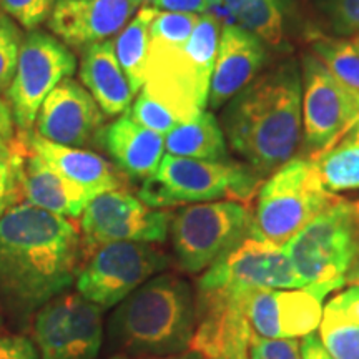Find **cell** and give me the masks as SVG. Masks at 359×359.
Returning a JSON list of instances; mask_svg holds the SVG:
<instances>
[{
  "label": "cell",
  "instance_id": "74e56055",
  "mask_svg": "<svg viewBox=\"0 0 359 359\" xmlns=\"http://www.w3.org/2000/svg\"><path fill=\"white\" fill-rule=\"evenodd\" d=\"M109 359H206L203 354H200L195 349H187V351L178 353V354H170V356H143V358H132L125 356V354H116Z\"/></svg>",
  "mask_w": 359,
  "mask_h": 359
},
{
  "label": "cell",
  "instance_id": "4dcf8cb0",
  "mask_svg": "<svg viewBox=\"0 0 359 359\" xmlns=\"http://www.w3.org/2000/svg\"><path fill=\"white\" fill-rule=\"evenodd\" d=\"M24 34L20 25L0 11V95L8 92L17 69Z\"/></svg>",
  "mask_w": 359,
  "mask_h": 359
},
{
  "label": "cell",
  "instance_id": "e0dca14e",
  "mask_svg": "<svg viewBox=\"0 0 359 359\" xmlns=\"http://www.w3.org/2000/svg\"><path fill=\"white\" fill-rule=\"evenodd\" d=\"M323 299L308 286L257 290L248 304L251 330L269 339L303 338L320 327Z\"/></svg>",
  "mask_w": 359,
  "mask_h": 359
},
{
  "label": "cell",
  "instance_id": "8fae6325",
  "mask_svg": "<svg viewBox=\"0 0 359 359\" xmlns=\"http://www.w3.org/2000/svg\"><path fill=\"white\" fill-rule=\"evenodd\" d=\"M75 70L77 58L55 35L39 29L24 35L15 74L7 92L13 123L22 133L32 132L45 98Z\"/></svg>",
  "mask_w": 359,
  "mask_h": 359
},
{
  "label": "cell",
  "instance_id": "603a6c76",
  "mask_svg": "<svg viewBox=\"0 0 359 359\" xmlns=\"http://www.w3.org/2000/svg\"><path fill=\"white\" fill-rule=\"evenodd\" d=\"M320 338L334 359H359V286L339 291L323 308Z\"/></svg>",
  "mask_w": 359,
  "mask_h": 359
},
{
  "label": "cell",
  "instance_id": "f1b7e54d",
  "mask_svg": "<svg viewBox=\"0 0 359 359\" xmlns=\"http://www.w3.org/2000/svg\"><path fill=\"white\" fill-rule=\"evenodd\" d=\"M24 160L25 155L19 150V147L8 143L0 148V218L19 203Z\"/></svg>",
  "mask_w": 359,
  "mask_h": 359
},
{
  "label": "cell",
  "instance_id": "f546056e",
  "mask_svg": "<svg viewBox=\"0 0 359 359\" xmlns=\"http://www.w3.org/2000/svg\"><path fill=\"white\" fill-rule=\"evenodd\" d=\"M127 114L133 122H137L142 127H145L151 132H156L160 135H167L168 132L180 125V118L173 114L168 107L156 100L147 92V90H140L138 92L137 100L132 103V107L127 110Z\"/></svg>",
  "mask_w": 359,
  "mask_h": 359
},
{
  "label": "cell",
  "instance_id": "9a60e30c",
  "mask_svg": "<svg viewBox=\"0 0 359 359\" xmlns=\"http://www.w3.org/2000/svg\"><path fill=\"white\" fill-rule=\"evenodd\" d=\"M105 116L88 90L69 77L45 98L35 133L58 145L85 148L90 143H100Z\"/></svg>",
  "mask_w": 359,
  "mask_h": 359
},
{
  "label": "cell",
  "instance_id": "7bdbcfd3",
  "mask_svg": "<svg viewBox=\"0 0 359 359\" xmlns=\"http://www.w3.org/2000/svg\"><path fill=\"white\" fill-rule=\"evenodd\" d=\"M354 206H356V219H358V226H359V201H354Z\"/></svg>",
  "mask_w": 359,
  "mask_h": 359
},
{
  "label": "cell",
  "instance_id": "7c38bea8",
  "mask_svg": "<svg viewBox=\"0 0 359 359\" xmlns=\"http://www.w3.org/2000/svg\"><path fill=\"white\" fill-rule=\"evenodd\" d=\"M40 359H97L103 343V309L79 293H62L35 313Z\"/></svg>",
  "mask_w": 359,
  "mask_h": 359
},
{
  "label": "cell",
  "instance_id": "ba28073f",
  "mask_svg": "<svg viewBox=\"0 0 359 359\" xmlns=\"http://www.w3.org/2000/svg\"><path fill=\"white\" fill-rule=\"evenodd\" d=\"M168 233L180 269L198 275L253 238V210L230 200L188 205L173 215Z\"/></svg>",
  "mask_w": 359,
  "mask_h": 359
},
{
  "label": "cell",
  "instance_id": "ffe728a7",
  "mask_svg": "<svg viewBox=\"0 0 359 359\" xmlns=\"http://www.w3.org/2000/svg\"><path fill=\"white\" fill-rule=\"evenodd\" d=\"M25 145L55 168L62 177L87 190L93 198L102 193L122 188V180L116 175V170L95 151L58 145L45 140L37 133L30 135Z\"/></svg>",
  "mask_w": 359,
  "mask_h": 359
},
{
  "label": "cell",
  "instance_id": "1f68e13d",
  "mask_svg": "<svg viewBox=\"0 0 359 359\" xmlns=\"http://www.w3.org/2000/svg\"><path fill=\"white\" fill-rule=\"evenodd\" d=\"M57 0H0V11L25 30H35L48 20Z\"/></svg>",
  "mask_w": 359,
  "mask_h": 359
},
{
  "label": "cell",
  "instance_id": "7a4b0ae2",
  "mask_svg": "<svg viewBox=\"0 0 359 359\" xmlns=\"http://www.w3.org/2000/svg\"><path fill=\"white\" fill-rule=\"evenodd\" d=\"M302 98L299 65L285 60L251 80L223 111L230 147L263 177L293 158L302 143Z\"/></svg>",
  "mask_w": 359,
  "mask_h": 359
},
{
  "label": "cell",
  "instance_id": "8d00e7d4",
  "mask_svg": "<svg viewBox=\"0 0 359 359\" xmlns=\"http://www.w3.org/2000/svg\"><path fill=\"white\" fill-rule=\"evenodd\" d=\"M299 349H302V359H334L325 348L316 331L303 336L299 341Z\"/></svg>",
  "mask_w": 359,
  "mask_h": 359
},
{
  "label": "cell",
  "instance_id": "5bb4252c",
  "mask_svg": "<svg viewBox=\"0 0 359 359\" xmlns=\"http://www.w3.org/2000/svg\"><path fill=\"white\" fill-rule=\"evenodd\" d=\"M304 283L283 246L248 238L205 269L196 288H303Z\"/></svg>",
  "mask_w": 359,
  "mask_h": 359
},
{
  "label": "cell",
  "instance_id": "d590c367",
  "mask_svg": "<svg viewBox=\"0 0 359 359\" xmlns=\"http://www.w3.org/2000/svg\"><path fill=\"white\" fill-rule=\"evenodd\" d=\"M0 359H40V354L25 336H0Z\"/></svg>",
  "mask_w": 359,
  "mask_h": 359
},
{
  "label": "cell",
  "instance_id": "4fadbf2b",
  "mask_svg": "<svg viewBox=\"0 0 359 359\" xmlns=\"http://www.w3.org/2000/svg\"><path fill=\"white\" fill-rule=\"evenodd\" d=\"M173 215L150 208L138 196L123 190L102 193L90 201L80 217V228L90 248L111 241L163 243Z\"/></svg>",
  "mask_w": 359,
  "mask_h": 359
},
{
  "label": "cell",
  "instance_id": "5b68a950",
  "mask_svg": "<svg viewBox=\"0 0 359 359\" xmlns=\"http://www.w3.org/2000/svg\"><path fill=\"white\" fill-rule=\"evenodd\" d=\"M283 248L304 286L321 298L344 286H359V226L354 201L341 198Z\"/></svg>",
  "mask_w": 359,
  "mask_h": 359
},
{
  "label": "cell",
  "instance_id": "60d3db41",
  "mask_svg": "<svg viewBox=\"0 0 359 359\" xmlns=\"http://www.w3.org/2000/svg\"><path fill=\"white\" fill-rule=\"evenodd\" d=\"M0 115L7 116V118H12V114H11V109H8V103L4 100V98H0ZM13 120V118H12Z\"/></svg>",
  "mask_w": 359,
  "mask_h": 359
},
{
  "label": "cell",
  "instance_id": "277c9868",
  "mask_svg": "<svg viewBox=\"0 0 359 359\" xmlns=\"http://www.w3.org/2000/svg\"><path fill=\"white\" fill-rule=\"evenodd\" d=\"M195 327L191 286L173 273H158L118 304L109 333L125 356H170L190 349Z\"/></svg>",
  "mask_w": 359,
  "mask_h": 359
},
{
  "label": "cell",
  "instance_id": "ee69618b",
  "mask_svg": "<svg viewBox=\"0 0 359 359\" xmlns=\"http://www.w3.org/2000/svg\"><path fill=\"white\" fill-rule=\"evenodd\" d=\"M218 359H233V358H218Z\"/></svg>",
  "mask_w": 359,
  "mask_h": 359
},
{
  "label": "cell",
  "instance_id": "44dd1931",
  "mask_svg": "<svg viewBox=\"0 0 359 359\" xmlns=\"http://www.w3.org/2000/svg\"><path fill=\"white\" fill-rule=\"evenodd\" d=\"M79 75L80 82L107 116H120L132 107L135 93L116 60L111 39L82 50Z\"/></svg>",
  "mask_w": 359,
  "mask_h": 359
},
{
  "label": "cell",
  "instance_id": "484cf974",
  "mask_svg": "<svg viewBox=\"0 0 359 359\" xmlns=\"http://www.w3.org/2000/svg\"><path fill=\"white\" fill-rule=\"evenodd\" d=\"M158 8L154 6H143L138 8L133 19L125 25V29L116 35L115 55L127 75L130 87L137 95L145 83V69L148 48H150V27L155 17L158 15Z\"/></svg>",
  "mask_w": 359,
  "mask_h": 359
},
{
  "label": "cell",
  "instance_id": "d6a6232c",
  "mask_svg": "<svg viewBox=\"0 0 359 359\" xmlns=\"http://www.w3.org/2000/svg\"><path fill=\"white\" fill-rule=\"evenodd\" d=\"M323 11L334 34L341 37L359 34V0H325Z\"/></svg>",
  "mask_w": 359,
  "mask_h": 359
},
{
  "label": "cell",
  "instance_id": "2e32d148",
  "mask_svg": "<svg viewBox=\"0 0 359 359\" xmlns=\"http://www.w3.org/2000/svg\"><path fill=\"white\" fill-rule=\"evenodd\" d=\"M140 7L137 0H57L48 29L69 48L85 50L116 37Z\"/></svg>",
  "mask_w": 359,
  "mask_h": 359
},
{
  "label": "cell",
  "instance_id": "7402d4cb",
  "mask_svg": "<svg viewBox=\"0 0 359 359\" xmlns=\"http://www.w3.org/2000/svg\"><path fill=\"white\" fill-rule=\"evenodd\" d=\"M22 195L29 203L64 218L82 217L93 200L87 190L74 185L30 150L22 170Z\"/></svg>",
  "mask_w": 359,
  "mask_h": 359
},
{
  "label": "cell",
  "instance_id": "ab89813d",
  "mask_svg": "<svg viewBox=\"0 0 359 359\" xmlns=\"http://www.w3.org/2000/svg\"><path fill=\"white\" fill-rule=\"evenodd\" d=\"M343 138H348V140H353V142H358L359 143V120L353 125L351 128L348 130V133L344 135Z\"/></svg>",
  "mask_w": 359,
  "mask_h": 359
},
{
  "label": "cell",
  "instance_id": "ac0fdd59",
  "mask_svg": "<svg viewBox=\"0 0 359 359\" xmlns=\"http://www.w3.org/2000/svg\"><path fill=\"white\" fill-rule=\"evenodd\" d=\"M266 43L238 24H224L210 82L208 105L219 109L240 93L266 62Z\"/></svg>",
  "mask_w": 359,
  "mask_h": 359
},
{
  "label": "cell",
  "instance_id": "30bf717a",
  "mask_svg": "<svg viewBox=\"0 0 359 359\" xmlns=\"http://www.w3.org/2000/svg\"><path fill=\"white\" fill-rule=\"evenodd\" d=\"M168 264L170 258L151 243L111 241L93 248L88 262L79 268L75 288L85 299L110 309Z\"/></svg>",
  "mask_w": 359,
  "mask_h": 359
},
{
  "label": "cell",
  "instance_id": "3957f363",
  "mask_svg": "<svg viewBox=\"0 0 359 359\" xmlns=\"http://www.w3.org/2000/svg\"><path fill=\"white\" fill-rule=\"evenodd\" d=\"M222 20L213 13L158 12L150 27L145 83L180 122L206 110Z\"/></svg>",
  "mask_w": 359,
  "mask_h": 359
},
{
  "label": "cell",
  "instance_id": "52a82bcc",
  "mask_svg": "<svg viewBox=\"0 0 359 359\" xmlns=\"http://www.w3.org/2000/svg\"><path fill=\"white\" fill-rule=\"evenodd\" d=\"M339 200L323 185L313 158L293 156L259 187L253 208V238L285 246Z\"/></svg>",
  "mask_w": 359,
  "mask_h": 359
},
{
  "label": "cell",
  "instance_id": "d4e9b609",
  "mask_svg": "<svg viewBox=\"0 0 359 359\" xmlns=\"http://www.w3.org/2000/svg\"><path fill=\"white\" fill-rule=\"evenodd\" d=\"M231 22L250 30L266 45L285 42L291 0H223Z\"/></svg>",
  "mask_w": 359,
  "mask_h": 359
},
{
  "label": "cell",
  "instance_id": "836d02e7",
  "mask_svg": "<svg viewBox=\"0 0 359 359\" xmlns=\"http://www.w3.org/2000/svg\"><path fill=\"white\" fill-rule=\"evenodd\" d=\"M250 359H302L299 341L296 338L269 339L253 333L250 341Z\"/></svg>",
  "mask_w": 359,
  "mask_h": 359
},
{
  "label": "cell",
  "instance_id": "9c48e42d",
  "mask_svg": "<svg viewBox=\"0 0 359 359\" xmlns=\"http://www.w3.org/2000/svg\"><path fill=\"white\" fill-rule=\"evenodd\" d=\"M303 156L334 147L359 120V90L336 79L313 53L302 58Z\"/></svg>",
  "mask_w": 359,
  "mask_h": 359
},
{
  "label": "cell",
  "instance_id": "8992f818",
  "mask_svg": "<svg viewBox=\"0 0 359 359\" xmlns=\"http://www.w3.org/2000/svg\"><path fill=\"white\" fill-rule=\"evenodd\" d=\"M264 177L248 163L185 158L165 154L156 172L142 183L138 198L150 208L230 200L250 203Z\"/></svg>",
  "mask_w": 359,
  "mask_h": 359
},
{
  "label": "cell",
  "instance_id": "6da1fadb",
  "mask_svg": "<svg viewBox=\"0 0 359 359\" xmlns=\"http://www.w3.org/2000/svg\"><path fill=\"white\" fill-rule=\"evenodd\" d=\"M82 241L69 218L29 201L0 218V304L25 320L58 294L79 273Z\"/></svg>",
  "mask_w": 359,
  "mask_h": 359
},
{
  "label": "cell",
  "instance_id": "f35d334b",
  "mask_svg": "<svg viewBox=\"0 0 359 359\" xmlns=\"http://www.w3.org/2000/svg\"><path fill=\"white\" fill-rule=\"evenodd\" d=\"M12 130H13V120L0 115V148L8 145V143L12 142Z\"/></svg>",
  "mask_w": 359,
  "mask_h": 359
},
{
  "label": "cell",
  "instance_id": "cb8c5ba5",
  "mask_svg": "<svg viewBox=\"0 0 359 359\" xmlns=\"http://www.w3.org/2000/svg\"><path fill=\"white\" fill-rule=\"evenodd\" d=\"M165 151L185 158L226 161L228 145L222 123L212 111L203 110L165 135Z\"/></svg>",
  "mask_w": 359,
  "mask_h": 359
},
{
  "label": "cell",
  "instance_id": "4316f807",
  "mask_svg": "<svg viewBox=\"0 0 359 359\" xmlns=\"http://www.w3.org/2000/svg\"><path fill=\"white\" fill-rule=\"evenodd\" d=\"M323 185L330 193L359 190V143L341 138L334 147L314 156Z\"/></svg>",
  "mask_w": 359,
  "mask_h": 359
},
{
  "label": "cell",
  "instance_id": "e575fe53",
  "mask_svg": "<svg viewBox=\"0 0 359 359\" xmlns=\"http://www.w3.org/2000/svg\"><path fill=\"white\" fill-rule=\"evenodd\" d=\"M151 6L161 12H180V13H213L219 19V8H224L223 0H154ZM226 11V8H224Z\"/></svg>",
  "mask_w": 359,
  "mask_h": 359
},
{
  "label": "cell",
  "instance_id": "d6986e66",
  "mask_svg": "<svg viewBox=\"0 0 359 359\" xmlns=\"http://www.w3.org/2000/svg\"><path fill=\"white\" fill-rule=\"evenodd\" d=\"M100 143L115 167L135 182L150 178L167 154L163 135L133 122L127 111L103 127Z\"/></svg>",
  "mask_w": 359,
  "mask_h": 359
},
{
  "label": "cell",
  "instance_id": "83f0119b",
  "mask_svg": "<svg viewBox=\"0 0 359 359\" xmlns=\"http://www.w3.org/2000/svg\"><path fill=\"white\" fill-rule=\"evenodd\" d=\"M313 55L318 57L336 79L359 90V35L330 37L321 32L309 35Z\"/></svg>",
  "mask_w": 359,
  "mask_h": 359
},
{
  "label": "cell",
  "instance_id": "b9f144b4",
  "mask_svg": "<svg viewBox=\"0 0 359 359\" xmlns=\"http://www.w3.org/2000/svg\"><path fill=\"white\" fill-rule=\"evenodd\" d=\"M137 2L143 7V6H151V2H154V0H137Z\"/></svg>",
  "mask_w": 359,
  "mask_h": 359
}]
</instances>
